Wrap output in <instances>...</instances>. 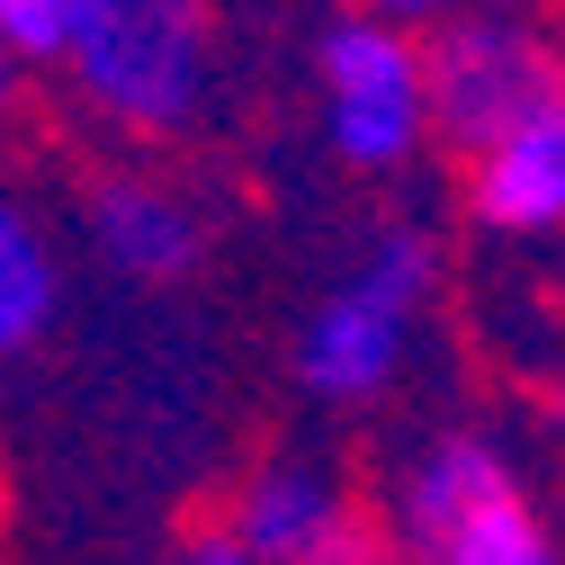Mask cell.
<instances>
[{"label":"cell","mask_w":565,"mask_h":565,"mask_svg":"<svg viewBox=\"0 0 565 565\" xmlns=\"http://www.w3.org/2000/svg\"><path fill=\"white\" fill-rule=\"evenodd\" d=\"M63 10H73V0H0V36H10V54L19 63H54Z\"/></svg>","instance_id":"9"},{"label":"cell","mask_w":565,"mask_h":565,"mask_svg":"<svg viewBox=\"0 0 565 565\" xmlns=\"http://www.w3.org/2000/svg\"><path fill=\"white\" fill-rule=\"evenodd\" d=\"M90 252L126 288H180L206 260V216L162 171H108V180H90Z\"/></svg>","instance_id":"6"},{"label":"cell","mask_w":565,"mask_h":565,"mask_svg":"<svg viewBox=\"0 0 565 565\" xmlns=\"http://www.w3.org/2000/svg\"><path fill=\"white\" fill-rule=\"evenodd\" d=\"M431 306H440V243H431V225H404V216L377 225L360 243V260H350L315 297V315L297 323L288 369H297L306 404H323V413L386 404L413 377V360H422Z\"/></svg>","instance_id":"2"},{"label":"cell","mask_w":565,"mask_h":565,"mask_svg":"<svg viewBox=\"0 0 565 565\" xmlns=\"http://www.w3.org/2000/svg\"><path fill=\"white\" fill-rule=\"evenodd\" d=\"M360 10H377V19H404V28H422V36H431L449 10H467V0H360Z\"/></svg>","instance_id":"10"},{"label":"cell","mask_w":565,"mask_h":565,"mask_svg":"<svg viewBox=\"0 0 565 565\" xmlns=\"http://www.w3.org/2000/svg\"><path fill=\"white\" fill-rule=\"evenodd\" d=\"M54 297H63V260H54L45 225L0 198V360H19L28 341H45Z\"/></svg>","instance_id":"8"},{"label":"cell","mask_w":565,"mask_h":565,"mask_svg":"<svg viewBox=\"0 0 565 565\" xmlns=\"http://www.w3.org/2000/svg\"><path fill=\"white\" fill-rule=\"evenodd\" d=\"M467 216L503 243H556L565 234V99L530 108L493 145L467 153Z\"/></svg>","instance_id":"7"},{"label":"cell","mask_w":565,"mask_h":565,"mask_svg":"<svg viewBox=\"0 0 565 565\" xmlns=\"http://www.w3.org/2000/svg\"><path fill=\"white\" fill-rule=\"evenodd\" d=\"M54 73L90 126L180 145L216 108V0H73Z\"/></svg>","instance_id":"1"},{"label":"cell","mask_w":565,"mask_h":565,"mask_svg":"<svg viewBox=\"0 0 565 565\" xmlns=\"http://www.w3.org/2000/svg\"><path fill=\"white\" fill-rule=\"evenodd\" d=\"M422 45H431V108H440V145L449 153H476L503 126H521L530 108L565 99L556 36L530 10H512V0H467V10H449Z\"/></svg>","instance_id":"4"},{"label":"cell","mask_w":565,"mask_h":565,"mask_svg":"<svg viewBox=\"0 0 565 565\" xmlns=\"http://www.w3.org/2000/svg\"><path fill=\"white\" fill-rule=\"evenodd\" d=\"M10 82H19V54H10V36H0V108H10Z\"/></svg>","instance_id":"12"},{"label":"cell","mask_w":565,"mask_h":565,"mask_svg":"<svg viewBox=\"0 0 565 565\" xmlns=\"http://www.w3.org/2000/svg\"><path fill=\"white\" fill-rule=\"evenodd\" d=\"M189 565H260L234 530H206V539H189Z\"/></svg>","instance_id":"11"},{"label":"cell","mask_w":565,"mask_h":565,"mask_svg":"<svg viewBox=\"0 0 565 565\" xmlns=\"http://www.w3.org/2000/svg\"><path fill=\"white\" fill-rule=\"evenodd\" d=\"M225 530L260 565H386V521L360 484L315 449H278L234 484Z\"/></svg>","instance_id":"5"},{"label":"cell","mask_w":565,"mask_h":565,"mask_svg":"<svg viewBox=\"0 0 565 565\" xmlns=\"http://www.w3.org/2000/svg\"><path fill=\"white\" fill-rule=\"evenodd\" d=\"M315 135L341 171L395 180L440 145V108H431V45L404 19L350 10L315 36Z\"/></svg>","instance_id":"3"}]
</instances>
